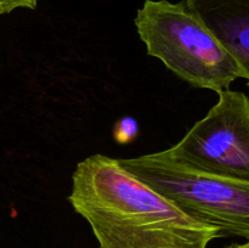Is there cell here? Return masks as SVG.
Returning <instances> with one entry per match:
<instances>
[{
	"mask_svg": "<svg viewBox=\"0 0 249 248\" xmlns=\"http://www.w3.org/2000/svg\"><path fill=\"white\" fill-rule=\"evenodd\" d=\"M237 62L249 87V0H184Z\"/></svg>",
	"mask_w": 249,
	"mask_h": 248,
	"instance_id": "cell-5",
	"label": "cell"
},
{
	"mask_svg": "<svg viewBox=\"0 0 249 248\" xmlns=\"http://www.w3.org/2000/svg\"><path fill=\"white\" fill-rule=\"evenodd\" d=\"M134 22L148 55L192 87L219 94L243 78L237 62L185 1L145 0Z\"/></svg>",
	"mask_w": 249,
	"mask_h": 248,
	"instance_id": "cell-2",
	"label": "cell"
},
{
	"mask_svg": "<svg viewBox=\"0 0 249 248\" xmlns=\"http://www.w3.org/2000/svg\"><path fill=\"white\" fill-rule=\"evenodd\" d=\"M167 152L198 172L249 181V97L230 89L219 92L207 116Z\"/></svg>",
	"mask_w": 249,
	"mask_h": 248,
	"instance_id": "cell-4",
	"label": "cell"
},
{
	"mask_svg": "<svg viewBox=\"0 0 249 248\" xmlns=\"http://www.w3.org/2000/svg\"><path fill=\"white\" fill-rule=\"evenodd\" d=\"M226 248H249V240L245 243H232V245L228 246Z\"/></svg>",
	"mask_w": 249,
	"mask_h": 248,
	"instance_id": "cell-8",
	"label": "cell"
},
{
	"mask_svg": "<svg viewBox=\"0 0 249 248\" xmlns=\"http://www.w3.org/2000/svg\"><path fill=\"white\" fill-rule=\"evenodd\" d=\"M38 5V0H0V16L10 14L19 7L34 10Z\"/></svg>",
	"mask_w": 249,
	"mask_h": 248,
	"instance_id": "cell-7",
	"label": "cell"
},
{
	"mask_svg": "<svg viewBox=\"0 0 249 248\" xmlns=\"http://www.w3.org/2000/svg\"><path fill=\"white\" fill-rule=\"evenodd\" d=\"M118 160L187 215L220 229L223 237L249 240V181L195 170L173 159L167 150Z\"/></svg>",
	"mask_w": 249,
	"mask_h": 248,
	"instance_id": "cell-3",
	"label": "cell"
},
{
	"mask_svg": "<svg viewBox=\"0 0 249 248\" xmlns=\"http://www.w3.org/2000/svg\"><path fill=\"white\" fill-rule=\"evenodd\" d=\"M68 201L91 226L99 248H207L220 229L187 215L124 169L92 155L78 163Z\"/></svg>",
	"mask_w": 249,
	"mask_h": 248,
	"instance_id": "cell-1",
	"label": "cell"
},
{
	"mask_svg": "<svg viewBox=\"0 0 249 248\" xmlns=\"http://www.w3.org/2000/svg\"><path fill=\"white\" fill-rule=\"evenodd\" d=\"M139 131L138 122L133 118H123L114 128V139L119 143H128L136 138Z\"/></svg>",
	"mask_w": 249,
	"mask_h": 248,
	"instance_id": "cell-6",
	"label": "cell"
}]
</instances>
